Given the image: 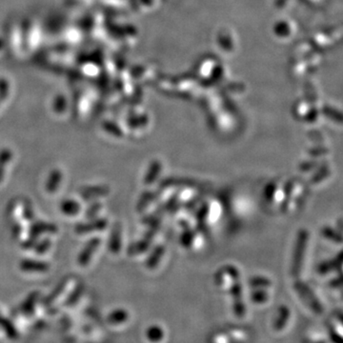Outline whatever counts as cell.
<instances>
[{
  "instance_id": "6da1fadb",
  "label": "cell",
  "mask_w": 343,
  "mask_h": 343,
  "mask_svg": "<svg viewBox=\"0 0 343 343\" xmlns=\"http://www.w3.org/2000/svg\"><path fill=\"white\" fill-rule=\"evenodd\" d=\"M98 246H99V240H92L87 243V245L83 248V250L78 256V263L82 266L86 265L90 261L91 256L94 254Z\"/></svg>"
},
{
  "instance_id": "7a4b0ae2",
  "label": "cell",
  "mask_w": 343,
  "mask_h": 343,
  "mask_svg": "<svg viewBox=\"0 0 343 343\" xmlns=\"http://www.w3.org/2000/svg\"><path fill=\"white\" fill-rule=\"evenodd\" d=\"M20 267L22 270L27 272H45L49 269V264L43 261L25 259L21 261Z\"/></svg>"
},
{
  "instance_id": "3957f363",
  "label": "cell",
  "mask_w": 343,
  "mask_h": 343,
  "mask_svg": "<svg viewBox=\"0 0 343 343\" xmlns=\"http://www.w3.org/2000/svg\"><path fill=\"white\" fill-rule=\"evenodd\" d=\"M57 231V227L54 224L45 223V222H37V223H34L32 227V238L35 239L38 236L45 234V233L52 234V233H56Z\"/></svg>"
},
{
  "instance_id": "277c9868",
  "label": "cell",
  "mask_w": 343,
  "mask_h": 343,
  "mask_svg": "<svg viewBox=\"0 0 343 343\" xmlns=\"http://www.w3.org/2000/svg\"><path fill=\"white\" fill-rule=\"evenodd\" d=\"M60 210L66 215H76L80 211V204L73 200H63L60 203Z\"/></svg>"
},
{
  "instance_id": "5b68a950",
  "label": "cell",
  "mask_w": 343,
  "mask_h": 343,
  "mask_svg": "<svg viewBox=\"0 0 343 343\" xmlns=\"http://www.w3.org/2000/svg\"><path fill=\"white\" fill-rule=\"evenodd\" d=\"M61 180H62V173L60 172L58 170L52 172L46 183L47 191L49 193H55L57 188L60 185Z\"/></svg>"
},
{
  "instance_id": "8992f818",
  "label": "cell",
  "mask_w": 343,
  "mask_h": 343,
  "mask_svg": "<svg viewBox=\"0 0 343 343\" xmlns=\"http://www.w3.org/2000/svg\"><path fill=\"white\" fill-rule=\"evenodd\" d=\"M13 154L10 150L4 149L0 152V182L2 181L4 177V172H5V166L10 162L12 159Z\"/></svg>"
},
{
  "instance_id": "52a82bcc",
  "label": "cell",
  "mask_w": 343,
  "mask_h": 343,
  "mask_svg": "<svg viewBox=\"0 0 343 343\" xmlns=\"http://www.w3.org/2000/svg\"><path fill=\"white\" fill-rule=\"evenodd\" d=\"M103 227V222L102 221H98V222H90V223H83V224H79L75 227V232L77 234H86V233H90L92 231L95 230H99V228Z\"/></svg>"
},
{
  "instance_id": "ba28073f",
  "label": "cell",
  "mask_w": 343,
  "mask_h": 343,
  "mask_svg": "<svg viewBox=\"0 0 343 343\" xmlns=\"http://www.w3.org/2000/svg\"><path fill=\"white\" fill-rule=\"evenodd\" d=\"M54 109L57 113H62L65 111L66 109V100H65V98L62 97V96H58L56 100H55V103H54Z\"/></svg>"
},
{
  "instance_id": "9c48e42d",
  "label": "cell",
  "mask_w": 343,
  "mask_h": 343,
  "mask_svg": "<svg viewBox=\"0 0 343 343\" xmlns=\"http://www.w3.org/2000/svg\"><path fill=\"white\" fill-rule=\"evenodd\" d=\"M50 247H51V241H50L49 240H43V241H41V242L36 244V246H35V251H36V254L41 255V254L46 253V252L49 250V248H50Z\"/></svg>"
},
{
  "instance_id": "30bf717a",
  "label": "cell",
  "mask_w": 343,
  "mask_h": 343,
  "mask_svg": "<svg viewBox=\"0 0 343 343\" xmlns=\"http://www.w3.org/2000/svg\"><path fill=\"white\" fill-rule=\"evenodd\" d=\"M9 94V84L5 79H0V100L7 98Z\"/></svg>"
}]
</instances>
